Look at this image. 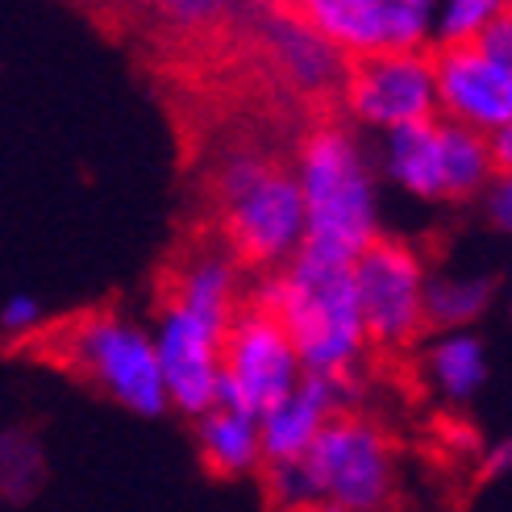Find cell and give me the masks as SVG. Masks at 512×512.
<instances>
[{"instance_id":"obj_1","label":"cell","mask_w":512,"mask_h":512,"mask_svg":"<svg viewBox=\"0 0 512 512\" xmlns=\"http://www.w3.org/2000/svg\"><path fill=\"white\" fill-rule=\"evenodd\" d=\"M246 300L288 329L309 375L358 383L371 338L363 304H358L354 263H334L313 250H300L284 271L250 275Z\"/></svg>"},{"instance_id":"obj_2","label":"cell","mask_w":512,"mask_h":512,"mask_svg":"<svg viewBox=\"0 0 512 512\" xmlns=\"http://www.w3.org/2000/svg\"><path fill=\"white\" fill-rule=\"evenodd\" d=\"M292 171L309 209L304 250L334 263H358L383 238L375 213V171L363 142L342 121H321L296 142Z\"/></svg>"},{"instance_id":"obj_3","label":"cell","mask_w":512,"mask_h":512,"mask_svg":"<svg viewBox=\"0 0 512 512\" xmlns=\"http://www.w3.org/2000/svg\"><path fill=\"white\" fill-rule=\"evenodd\" d=\"M221 209V242L250 271H284L309 242V209L292 167L263 159L254 150H234L213 175Z\"/></svg>"},{"instance_id":"obj_4","label":"cell","mask_w":512,"mask_h":512,"mask_svg":"<svg viewBox=\"0 0 512 512\" xmlns=\"http://www.w3.org/2000/svg\"><path fill=\"white\" fill-rule=\"evenodd\" d=\"M46 354L138 417H163L171 408L155 329L113 309L63 321L46 338Z\"/></svg>"},{"instance_id":"obj_5","label":"cell","mask_w":512,"mask_h":512,"mask_svg":"<svg viewBox=\"0 0 512 512\" xmlns=\"http://www.w3.org/2000/svg\"><path fill=\"white\" fill-rule=\"evenodd\" d=\"M429 279L433 271L425 263V254L413 242L388 238V234L354 263V284H358V304H363L371 354H408L425 342Z\"/></svg>"},{"instance_id":"obj_6","label":"cell","mask_w":512,"mask_h":512,"mask_svg":"<svg viewBox=\"0 0 512 512\" xmlns=\"http://www.w3.org/2000/svg\"><path fill=\"white\" fill-rule=\"evenodd\" d=\"M309 375L300 363V350L259 304H242V313L225 329V371H221V392L217 408H238L250 417H267L271 408L300 388Z\"/></svg>"},{"instance_id":"obj_7","label":"cell","mask_w":512,"mask_h":512,"mask_svg":"<svg viewBox=\"0 0 512 512\" xmlns=\"http://www.w3.org/2000/svg\"><path fill=\"white\" fill-rule=\"evenodd\" d=\"M346 63L383 55H429L438 9L429 0H304L292 5Z\"/></svg>"},{"instance_id":"obj_8","label":"cell","mask_w":512,"mask_h":512,"mask_svg":"<svg viewBox=\"0 0 512 512\" xmlns=\"http://www.w3.org/2000/svg\"><path fill=\"white\" fill-rule=\"evenodd\" d=\"M321 504L346 512H383L396 492L392 438L363 413H342L309 450Z\"/></svg>"},{"instance_id":"obj_9","label":"cell","mask_w":512,"mask_h":512,"mask_svg":"<svg viewBox=\"0 0 512 512\" xmlns=\"http://www.w3.org/2000/svg\"><path fill=\"white\" fill-rule=\"evenodd\" d=\"M338 96H342V109L354 125H367V130H379V134L442 117L433 50L429 55L358 59L346 67V84Z\"/></svg>"},{"instance_id":"obj_10","label":"cell","mask_w":512,"mask_h":512,"mask_svg":"<svg viewBox=\"0 0 512 512\" xmlns=\"http://www.w3.org/2000/svg\"><path fill=\"white\" fill-rule=\"evenodd\" d=\"M155 346L175 413L192 421L213 413L225 371V325L204 321L179 304H163L155 321Z\"/></svg>"},{"instance_id":"obj_11","label":"cell","mask_w":512,"mask_h":512,"mask_svg":"<svg viewBox=\"0 0 512 512\" xmlns=\"http://www.w3.org/2000/svg\"><path fill=\"white\" fill-rule=\"evenodd\" d=\"M438 113L450 125H463L483 138L500 134L512 121V71L488 59L479 46H438Z\"/></svg>"},{"instance_id":"obj_12","label":"cell","mask_w":512,"mask_h":512,"mask_svg":"<svg viewBox=\"0 0 512 512\" xmlns=\"http://www.w3.org/2000/svg\"><path fill=\"white\" fill-rule=\"evenodd\" d=\"M354 392H358V383L304 375L292 396H284L267 417H259L267 463H296V458H309V450L317 446L321 433L342 413H354L350 408Z\"/></svg>"},{"instance_id":"obj_13","label":"cell","mask_w":512,"mask_h":512,"mask_svg":"<svg viewBox=\"0 0 512 512\" xmlns=\"http://www.w3.org/2000/svg\"><path fill=\"white\" fill-rule=\"evenodd\" d=\"M246 292H250V271L221 242V246H200L179 259L175 275L167 279L163 304H179V309L229 329V321L242 313Z\"/></svg>"},{"instance_id":"obj_14","label":"cell","mask_w":512,"mask_h":512,"mask_svg":"<svg viewBox=\"0 0 512 512\" xmlns=\"http://www.w3.org/2000/svg\"><path fill=\"white\" fill-rule=\"evenodd\" d=\"M263 34H267V46H271V55H275V67L288 75V84H296L304 92H325V88H338L342 92L350 63L292 5L288 9H275L263 21Z\"/></svg>"},{"instance_id":"obj_15","label":"cell","mask_w":512,"mask_h":512,"mask_svg":"<svg viewBox=\"0 0 512 512\" xmlns=\"http://www.w3.org/2000/svg\"><path fill=\"white\" fill-rule=\"evenodd\" d=\"M379 167L400 192L417 196V200L446 204V130H442V117L383 134Z\"/></svg>"},{"instance_id":"obj_16","label":"cell","mask_w":512,"mask_h":512,"mask_svg":"<svg viewBox=\"0 0 512 512\" xmlns=\"http://www.w3.org/2000/svg\"><path fill=\"white\" fill-rule=\"evenodd\" d=\"M196 425V450L217 479H242V475H263L267 454H263V425L259 417L238 413V408H213Z\"/></svg>"},{"instance_id":"obj_17","label":"cell","mask_w":512,"mask_h":512,"mask_svg":"<svg viewBox=\"0 0 512 512\" xmlns=\"http://www.w3.org/2000/svg\"><path fill=\"white\" fill-rule=\"evenodd\" d=\"M421 367L429 388L450 404H467L488 379V350L475 334H433L425 342Z\"/></svg>"},{"instance_id":"obj_18","label":"cell","mask_w":512,"mask_h":512,"mask_svg":"<svg viewBox=\"0 0 512 512\" xmlns=\"http://www.w3.org/2000/svg\"><path fill=\"white\" fill-rule=\"evenodd\" d=\"M496 292L492 275H438L429 279L425 296V317H429V338L433 334H471V325L488 313Z\"/></svg>"},{"instance_id":"obj_19","label":"cell","mask_w":512,"mask_h":512,"mask_svg":"<svg viewBox=\"0 0 512 512\" xmlns=\"http://www.w3.org/2000/svg\"><path fill=\"white\" fill-rule=\"evenodd\" d=\"M263 488H267V500L275 504V512H313V508H321V488H317V475L309 467V458H296V463H267L263 467Z\"/></svg>"},{"instance_id":"obj_20","label":"cell","mask_w":512,"mask_h":512,"mask_svg":"<svg viewBox=\"0 0 512 512\" xmlns=\"http://www.w3.org/2000/svg\"><path fill=\"white\" fill-rule=\"evenodd\" d=\"M504 13L500 0H450L438 9V34H433V50L438 46H479L488 25Z\"/></svg>"},{"instance_id":"obj_21","label":"cell","mask_w":512,"mask_h":512,"mask_svg":"<svg viewBox=\"0 0 512 512\" xmlns=\"http://www.w3.org/2000/svg\"><path fill=\"white\" fill-rule=\"evenodd\" d=\"M0 325H5V334L13 342H25V338H38L42 334V325H46V313H42V304L34 296H9L5 300V313H0Z\"/></svg>"},{"instance_id":"obj_22","label":"cell","mask_w":512,"mask_h":512,"mask_svg":"<svg viewBox=\"0 0 512 512\" xmlns=\"http://www.w3.org/2000/svg\"><path fill=\"white\" fill-rule=\"evenodd\" d=\"M479 213L492 229L512 238V175H496L492 188L479 196Z\"/></svg>"},{"instance_id":"obj_23","label":"cell","mask_w":512,"mask_h":512,"mask_svg":"<svg viewBox=\"0 0 512 512\" xmlns=\"http://www.w3.org/2000/svg\"><path fill=\"white\" fill-rule=\"evenodd\" d=\"M479 50L488 59H496L504 71H512V5H504V13L488 25V34H483Z\"/></svg>"},{"instance_id":"obj_24","label":"cell","mask_w":512,"mask_h":512,"mask_svg":"<svg viewBox=\"0 0 512 512\" xmlns=\"http://www.w3.org/2000/svg\"><path fill=\"white\" fill-rule=\"evenodd\" d=\"M492 142V159H496V175H512V121L504 125L500 134L488 138Z\"/></svg>"},{"instance_id":"obj_25","label":"cell","mask_w":512,"mask_h":512,"mask_svg":"<svg viewBox=\"0 0 512 512\" xmlns=\"http://www.w3.org/2000/svg\"><path fill=\"white\" fill-rule=\"evenodd\" d=\"M504 471H512V438L508 442H496L488 450V458H483V479H496Z\"/></svg>"},{"instance_id":"obj_26","label":"cell","mask_w":512,"mask_h":512,"mask_svg":"<svg viewBox=\"0 0 512 512\" xmlns=\"http://www.w3.org/2000/svg\"><path fill=\"white\" fill-rule=\"evenodd\" d=\"M317 512H346V508H334V504H321Z\"/></svg>"},{"instance_id":"obj_27","label":"cell","mask_w":512,"mask_h":512,"mask_svg":"<svg viewBox=\"0 0 512 512\" xmlns=\"http://www.w3.org/2000/svg\"><path fill=\"white\" fill-rule=\"evenodd\" d=\"M313 512H317V508H313Z\"/></svg>"}]
</instances>
